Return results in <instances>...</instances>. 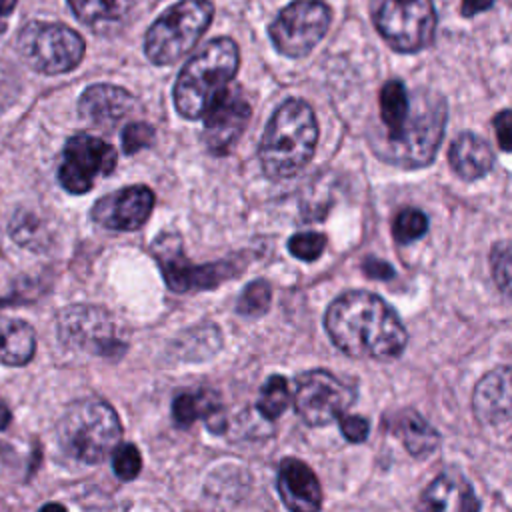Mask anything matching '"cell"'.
Listing matches in <instances>:
<instances>
[{
  "instance_id": "obj_1",
  "label": "cell",
  "mask_w": 512,
  "mask_h": 512,
  "mask_svg": "<svg viewBox=\"0 0 512 512\" xmlns=\"http://www.w3.org/2000/svg\"><path fill=\"white\" fill-rule=\"evenodd\" d=\"M324 326L332 342L350 356L390 360L402 354L408 332L398 314L376 294L352 290L326 310Z\"/></svg>"
},
{
  "instance_id": "obj_2",
  "label": "cell",
  "mask_w": 512,
  "mask_h": 512,
  "mask_svg": "<svg viewBox=\"0 0 512 512\" xmlns=\"http://www.w3.org/2000/svg\"><path fill=\"white\" fill-rule=\"evenodd\" d=\"M318 122L308 102L288 98L282 102L264 128L258 158L262 172L272 178H290L314 156Z\"/></svg>"
},
{
  "instance_id": "obj_3",
  "label": "cell",
  "mask_w": 512,
  "mask_h": 512,
  "mask_svg": "<svg viewBox=\"0 0 512 512\" xmlns=\"http://www.w3.org/2000/svg\"><path fill=\"white\" fill-rule=\"evenodd\" d=\"M240 66L238 44L220 36L204 44L180 70L174 84V106L188 120L202 118L228 90Z\"/></svg>"
},
{
  "instance_id": "obj_4",
  "label": "cell",
  "mask_w": 512,
  "mask_h": 512,
  "mask_svg": "<svg viewBox=\"0 0 512 512\" xmlns=\"http://www.w3.org/2000/svg\"><path fill=\"white\" fill-rule=\"evenodd\" d=\"M62 450L84 464H98L120 442L122 424L116 410L98 398L76 400L58 420Z\"/></svg>"
},
{
  "instance_id": "obj_5",
  "label": "cell",
  "mask_w": 512,
  "mask_h": 512,
  "mask_svg": "<svg viewBox=\"0 0 512 512\" xmlns=\"http://www.w3.org/2000/svg\"><path fill=\"white\" fill-rule=\"evenodd\" d=\"M214 16L210 0H180L164 10L144 36V52L156 66H168L186 56Z\"/></svg>"
},
{
  "instance_id": "obj_6",
  "label": "cell",
  "mask_w": 512,
  "mask_h": 512,
  "mask_svg": "<svg viewBox=\"0 0 512 512\" xmlns=\"http://www.w3.org/2000/svg\"><path fill=\"white\" fill-rule=\"evenodd\" d=\"M446 106L442 98H432L418 94L410 102L408 118L396 140L386 142L384 148H376L380 156L388 162L400 164L404 168L426 166L434 160L438 144L444 134Z\"/></svg>"
},
{
  "instance_id": "obj_7",
  "label": "cell",
  "mask_w": 512,
  "mask_h": 512,
  "mask_svg": "<svg viewBox=\"0 0 512 512\" xmlns=\"http://www.w3.org/2000/svg\"><path fill=\"white\" fill-rule=\"evenodd\" d=\"M370 16L386 44L402 54L426 48L436 32L432 0H368Z\"/></svg>"
},
{
  "instance_id": "obj_8",
  "label": "cell",
  "mask_w": 512,
  "mask_h": 512,
  "mask_svg": "<svg viewBox=\"0 0 512 512\" xmlns=\"http://www.w3.org/2000/svg\"><path fill=\"white\" fill-rule=\"evenodd\" d=\"M20 58L40 74H64L84 58V38L56 22H28L16 40Z\"/></svg>"
},
{
  "instance_id": "obj_9",
  "label": "cell",
  "mask_w": 512,
  "mask_h": 512,
  "mask_svg": "<svg viewBox=\"0 0 512 512\" xmlns=\"http://www.w3.org/2000/svg\"><path fill=\"white\" fill-rule=\"evenodd\" d=\"M330 18V8L322 0H292L272 20L268 36L280 54L302 58L324 38Z\"/></svg>"
},
{
  "instance_id": "obj_10",
  "label": "cell",
  "mask_w": 512,
  "mask_h": 512,
  "mask_svg": "<svg viewBox=\"0 0 512 512\" xmlns=\"http://www.w3.org/2000/svg\"><path fill=\"white\" fill-rule=\"evenodd\" d=\"M56 328L60 342L68 348L108 358L122 354L126 348L112 314L100 306L72 304L58 314Z\"/></svg>"
},
{
  "instance_id": "obj_11",
  "label": "cell",
  "mask_w": 512,
  "mask_h": 512,
  "mask_svg": "<svg viewBox=\"0 0 512 512\" xmlns=\"http://www.w3.org/2000/svg\"><path fill=\"white\" fill-rule=\"evenodd\" d=\"M152 254L162 270L168 288L174 292L208 290L236 276L240 270L236 260H220L200 266L192 264L182 252L180 238L174 234L158 236L152 244Z\"/></svg>"
},
{
  "instance_id": "obj_12",
  "label": "cell",
  "mask_w": 512,
  "mask_h": 512,
  "mask_svg": "<svg viewBox=\"0 0 512 512\" xmlns=\"http://www.w3.org/2000/svg\"><path fill=\"white\" fill-rule=\"evenodd\" d=\"M352 404L354 390L328 370H308L296 380L294 408L308 426H324Z\"/></svg>"
},
{
  "instance_id": "obj_13",
  "label": "cell",
  "mask_w": 512,
  "mask_h": 512,
  "mask_svg": "<svg viewBox=\"0 0 512 512\" xmlns=\"http://www.w3.org/2000/svg\"><path fill=\"white\" fill-rule=\"evenodd\" d=\"M116 168V152L102 138L80 132L68 138L58 168V180L70 194H86L98 174L106 176Z\"/></svg>"
},
{
  "instance_id": "obj_14",
  "label": "cell",
  "mask_w": 512,
  "mask_h": 512,
  "mask_svg": "<svg viewBox=\"0 0 512 512\" xmlns=\"http://www.w3.org/2000/svg\"><path fill=\"white\" fill-rule=\"evenodd\" d=\"M154 192L148 186L136 184L120 188L112 194L102 196L92 206V220L110 230H138L152 214Z\"/></svg>"
},
{
  "instance_id": "obj_15",
  "label": "cell",
  "mask_w": 512,
  "mask_h": 512,
  "mask_svg": "<svg viewBox=\"0 0 512 512\" xmlns=\"http://www.w3.org/2000/svg\"><path fill=\"white\" fill-rule=\"evenodd\" d=\"M250 120V104L226 90L204 114V132L202 140L212 154H226L236 140L242 136Z\"/></svg>"
},
{
  "instance_id": "obj_16",
  "label": "cell",
  "mask_w": 512,
  "mask_h": 512,
  "mask_svg": "<svg viewBox=\"0 0 512 512\" xmlns=\"http://www.w3.org/2000/svg\"><path fill=\"white\" fill-rule=\"evenodd\" d=\"M134 106V96L122 86L114 84H92L82 92L78 100L80 118L102 128L118 124L134 110Z\"/></svg>"
},
{
  "instance_id": "obj_17",
  "label": "cell",
  "mask_w": 512,
  "mask_h": 512,
  "mask_svg": "<svg viewBox=\"0 0 512 512\" xmlns=\"http://www.w3.org/2000/svg\"><path fill=\"white\" fill-rule=\"evenodd\" d=\"M276 488L288 510L312 512L322 506L320 482L302 460L284 458L278 464Z\"/></svg>"
},
{
  "instance_id": "obj_18",
  "label": "cell",
  "mask_w": 512,
  "mask_h": 512,
  "mask_svg": "<svg viewBox=\"0 0 512 512\" xmlns=\"http://www.w3.org/2000/svg\"><path fill=\"white\" fill-rule=\"evenodd\" d=\"M474 414L482 424L500 426L512 420V368L488 372L472 394Z\"/></svg>"
},
{
  "instance_id": "obj_19",
  "label": "cell",
  "mask_w": 512,
  "mask_h": 512,
  "mask_svg": "<svg viewBox=\"0 0 512 512\" xmlns=\"http://www.w3.org/2000/svg\"><path fill=\"white\" fill-rule=\"evenodd\" d=\"M420 508L426 510H450V512H470L478 510L480 502L474 496L472 486L456 472L440 474L420 498Z\"/></svg>"
},
{
  "instance_id": "obj_20",
  "label": "cell",
  "mask_w": 512,
  "mask_h": 512,
  "mask_svg": "<svg viewBox=\"0 0 512 512\" xmlns=\"http://www.w3.org/2000/svg\"><path fill=\"white\" fill-rule=\"evenodd\" d=\"M172 416L180 428H188L190 424H194L200 418L206 422V426L214 434H220L226 426L220 398L212 390H196V392L178 394L172 402Z\"/></svg>"
},
{
  "instance_id": "obj_21",
  "label": "cell",
  "mask_w": 512,
  "mask_h": 512,
  "mask_svg": "<svg viewBox=\"0 0 512 512\" xmlns=\"http://www.w3.org/2000/svg\"><path fill=\"white\" fill-rule=\"evenodd\" d=\"M448 160L452 170L462 180H478L492 168L494 154L484 138L472 132H462L452 142L448 150Z\"/></svg>"
},
{
  "instance_id": "obj_22",
  "label": "cell",
  "mask_w": 512,
  "mask_h": 512,
  "mask_svg": "<svg viewBox=\"0 0 512 512\" xmlns=\"http://www.w3.org/2000/svg\"><path fill=\"white\" fill-rule=\"evenodd\" d=\"M390 428H392V434L404 444V448L414 458L430 456L440 442L438 432L414 410L398 412Z\"/></svg>"
},
{
  "instance_id": "obj_23",
  "label": "cell",
  "mask_w": 512,
  "mask_h": 512,
  "mask_svg": "<svg viewBox=\"0 0 512 512\" xmlns=\"http://www.w3.org/2000/svg\"><path fill=\"white\" fill-rule=\"evenodd\" d=\"M36 334L24 320H0V364L24 366L34 358Z\"/></svg>"
},
{
  "instance_id": "obj_24",
  "label": "cell",
  "mask_w": 512,
  "mask_h": 512,
  "mask_svg": "<svg viewBox=\"0 0 512 512\" xmlns=\"http://www.w3.org/2000/svg\"><path fill=\"white\" fill-rule=\"evenodd\" d=\"M410 112V98L400 80H388L380 90V118L386 126V142L400 136Z\"/></svg>"
},
{
  "instance_id": "obj_25",
  "label": "cell",
  "mask_w": 512,
  "mask_h": 512,
  "mask_svg": "<svg viewBox=\"0 0 512 512\" xmlns=\"http://www.w3.org/2000/svg\"><path fill=\"white\" fill-rule=\"evenodd\" d=\"M72 14L92 26L104 20H118L130 12L134 0H66Z\"/></svg>"
},
{
  "instance_id": "obj_26",
  "label": "cell",
  "mask_w": 512,
  "mask_h": 512,
  "mask_svg": "<svg viewBox=\"0 0 512 512\" xmlns=\"http://www.w3.org/2000/svg\"><path fill=\"white\" fill-rule=\"evenodd\" d=\"M8 232L16 244H20L28 250H42L48 244L46 224L30 210L14 212Z\"/></svg>"
},
{
  "instance_id": "obj_27",
  "label": "cell",
  "mask_w": 512,
  "mask_h": 512,
  "mask_svg": "<svg viewBox=\"0 0 512 512\" xmlns=\"http://www.w3.org/2000/svg\"><path fill=\"white\" fill-rule=\"evenodd\" d=\"M290 404V386L288 380L280 374H272L260 388V396L256 402L258 412L268 418L274 420L278 418Z\"/></svg>"
},
{
  "instance_id": "obj_28",
  "label": "cell",
  "mask_w": 512,
  "mask_h": 512,
  "mask_svg": "<svg viewBox=\"0 0 512 512\" xmlns=\"http://www.w3.org/2000/svg\"><path fill=\"white\" fill-rule=\"evenodd\" d=\"M426 230H428V218L424 212H420L416 208L400 210L392 224V234H394L396 242H400V244L418 240L420 236H424Z\"/></svg>"
},
{
  "instance_id": "obj_29",
  "label": "cell",
  "mask_w": 512,
  "mask_h": 512,
  "mask_svg": "<svg viewBox=\"0 0 512 512\" xmlns=\"http://www.w3.org/2000/svg\"><path fill=\"white\" fill-rule=\"evenodd\" d=\"M490 266L500 292L512 298V242L504 240L492 246Z\"/></svg>"
},
{
  "instance_id": "obj_30",
  "label": "cell",
  "mask_w": 512,
  "mask_h": 512,
  "mask_svg": "<svg viewBox=\"0 0 512 512\" xmlns=\"http://www.w3.org/2000/svg\"><path fill=\"white\" fill-rule=\"evenodd\" d=\"M272 300V288L266 280L250 282L238 298V312L244 316H260L268 310Z\"/></svg>"
},
{
  "instance_id": "obj_31",
  "label": "cell",
  "mask_w": 512,
  "mask_h": 512,
  "mask_svg": "<svg viewBox=\"0 0 512 512\" xmlns=\"http://www.w3.org/2000/svg\"><path fill=\"white\" fill-rule=\"evenodd\" d=\"M112 468H114V474L122 482L134 480L142 470V456H140L138 448L134 444H122V446L114 448Z\"/></svg>"
},
{
  "instance_id": "obj_32",
  "label": "cell",
  "mask_w": 512,
  "mask_h": 512,
  "mask_svg": "<svg viewBox=\"0 0 512 512\" xmlns=\"http://www.w3.org/2000/svg\"><path fill=\"white\" fill-rule=\"evenodd\" d=\"M326 248V236L320 232H300L290 236L288 240V250L292 256L312 262L316 260Z\"/></svg>"
},
{
  "instance_id": "obj_33",
  "label": "cell",
  "mask_w": 512,
  "mask_h": 512,
  "mask_svg": "<svg viewBox=\"0 0 512 512\" xmlns=\"http://www.w3.org/2000/svg\"><path fill=\"white\" fill-rule=\"evenodd\" d=\"M122 150L126 154H136L138 150L154 142V128L146 122H132L122 130Z\"/></svg>"
},
{
  "instance_id": "obj_34",
  "label": "cell",
  "mask_w": 512,
  "mask_h": 512,
  "mask_svg": "<svg viewBox=\"0 0 512 512\" xmlns=\"http://www.w3.org/2000/svg\"><path fill=\"white\" fill-rule=\"evenodd\" d=\"M338 426H340V432L342 436L348 440V442H364L368 438V432H370V422L362 416H356V414H340L338 418Z\"/></svg>"
},
{
  "instance_id": "obj_35",
  "label": "cell",
  "mask_w": 512,
  "mask_h": 512,
  "mask_svg": "<svg viewBox=\"0 0 512 512\" xmlns=\"http://www.w3.org/2000/svg\"><path fill=\"white\" fill-rule=\"evenodd\" d=\"M494 132H496V140H498V146L504 150V152H512V110H500L494 120Z\"/></svg>"
},
{
  "instance_id": "obj_36",
  "label": "cell",
  "mask_w": 512,
  "mask_h": 512,
  "mask_svg": "<svg viewBox=\"0 0 512 512\" xmlns=\"http://www.w3.org/2000/svg\"><path fill=\"white\" fill-rule=\"evenodd\" d=\"M362 268H364L366 276L376 278V280H388V278L394 276V268L390 264H386L384 260H378V258H366Z\"/></svg>"
},
{
  "instance_id": "obj_37",
  "label": "cell",
  "mask_w": 512,
  "mask_h": 512,
  "mask_svg": "<svg viewBox=\"0 0 512 512\" xmlns=\"http://www.w3.org/2000/svg\"><path fill=\"white\" fill-rule=\"evenodd\" d=\"M16 82L14 78L0 68V112L14 100L16 96Z\"/></svg>"
},
{
  "instance_id": "obj_38",
  "label": "cell",
  "mask_w": 512,
  "mask_h": 512,
  "mask_svg": "<svg viewBox=\"0 0 512 512\" xmlns=\"http://www.w3.org/2000/svg\"><path fill=\"white\" fill-rule=\"evenodd\" d=\"M492 4L494 0H462V16H476L488 10Z\"/></svg>"
},
{
  "instance_id": "obj_39",
  "label": "cell",
  "mask_w": 512,
  "mask_h": 512,
  "mask_svg": "<svg viewBox=\"0 0 512 512\" xmlns=\"http://www.w3.org/2000/svg\"><path fill=\"white\" fill-rule=\"evenodd\" d=\"M10 420H12V412H10V408L4 404V400L0 398V430H4V428L10 424Z\"/></svg>"
},
{
  "instance_id": "obj_40",
  "label": "cell",
  "mask_w": 512,
  "mask_h": 512,
  "mask_svg": "<svg viewBox=\"0 0 512 512\" xmlns=\"http://www.w3.org/2000/svg\"><path fill=\"white\" fill-rule=\"evenodd\" d=\"M16 2H18V0H0V16L8 18V16L12 14V10H14Z\"/></svg>"
},
{
  "instance_id": "obj_41",
  "label": "cell",
  "mask_w": 512,
  "mask_h": 512,
  "mask_svg": "<svg viewBox=\"0 0 512 512\" xmlns=\"http://www.w3.org/2000/svg\"><path fill=\"white\" fill-rule=\"evenodd\" d=\"M6 20H8V18L0 16V32H4V30H6Z\"/></svg>"
}]
</instances>
